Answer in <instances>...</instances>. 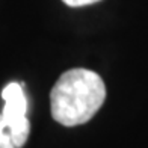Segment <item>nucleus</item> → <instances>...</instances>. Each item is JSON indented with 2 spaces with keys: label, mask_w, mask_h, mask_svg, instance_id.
<instances>
[{
  "label": "nucleus",
  "mask_w": 148,
  "mask_h": 148,
  "mask_svg": "<svg viewBox=\"0 0 148 148\" xmlns=\"http://www.w3.org/2000/svg\"><path fill=\"white\" fill-rule=\"evenodd\" d=\"M30 133L27 116L9 118L0 112V148H21Z\"/></svg>",
  "instance_id": "obj_2"
},
{
  "label": "nucleus",
  "mask_w": 148,
  "mask_h": 148,
  "mask_svg": "<svg viewBox=\"0 0 148 148\" xmlns=\"http://www.w3.org/2000/svg\"><path fill=\"white\" fill-rule=\"evenodd\" d=\"M2 98L5 106L2 113L9 118H21L27 113V98L23 91V83L20 85L17 82H12L6 85L2 91Z\"/></svg>",
  "instance_id": "obj_3"
},
{
  "label": "nucleus",
  "mask_w": 148,
  "mask_h": 148,
  "mask_svg": "<svg viewBox=\"0 0 148 148\" xmlns=\"http://www.w3.org/2000/svg\"><path fill=\"white\" fill-rule=\"evenodd\" d=\"M106 100V85L95 71L73 68L65 71L50 91L53 119L65 127L85 124Z\"/></svg>",
  "instance_id": "obj_1"
},
{
  "label": "nucleus",
  "mask_w": 148,
  "mask_h": 148,
  "mask_svg": "<svg viewBox=\"0 0 148 148\" xmlns=\"http://www.w3.org/2000/svg\"><path fill=\"white\" fill-rule=\"evenodd\" d=\"M65 5L71 6V8H80V6H88L100 2V0H62Z\"/></svg>",
  "instance_id": "obj_4"
}]
</instances>
